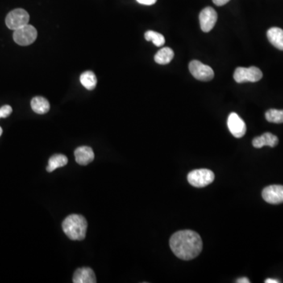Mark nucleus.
Instances as JSON below:
<instances>
[{"mask_svg": "<svg viewBox=\"0 0 283 283\" xmlns=\"http://www.w3.org/2000/svg\"><path fill=\"white\" fill-rule=\"evenodd\" d=\"M170 248L181 260H190L197 257L202 250V241L199 234L190 230H180L170 238Z\"/></svg>", "mask_w": 283, "mask_h": 283, "instance_id": "obj_1", "label": "nucleus"}, {"mask_svg": "<svg viewBox=\"0 0 283 283\" xmlns=\"http://www.w3.org/2000/svg\"><path fill=\"white\" fill-rule=\"evenodd\" d=\"M63 229L64 234L71 240H84L86 237L88 222L83 216L72 214L64 220Z\"/></svg>", "mask_w": 283, "mask_h": 283, "instance_id": "obj_2", "label": "nucleus"}, {"mask_svg": "<svg viewBox=\"0 0 283 283\" xmlns=\"http://www.w3.org/2000/svg\"><path fill=\"white\" fill-rule=\"evenodd\" d=\"M215 179V175L211 170L202 169L193 170L189 172L188 176V180L190 185L194 188H205L211 184Z\"/></svg>", "mask_w": 283, "mask_h": 283, "instance_id": "obj_3", "label": "nucleus"}, {"mask_svg": "<svg viewBox=\"0 0 283 283\" xmlns=\"http://www.w3.org/2000/svg\"><path fill=\"white\" fill-rule=\"evenodd\" d=\"M263 73L257 67L251 66L250 68L238 67L234 73V79L238 84L245 82H257L261 80Z\"/></svg>", "mask_w": 283, "mask_h": 283, "instance_id": "obj_4", "label": "nucleus"}, {"mask_svg": "<svg viewBox=\"0 0 283 283\" xmlns=\"http://www.w3.org/2000/svg\"><path fill=\"white\" fill-rule=\"evenodd\" d=\"M30 14L24 9H15L7 14L6 18V25L10 30H18L29 24L30 22Z\"/></svg>", "mask_w": 283, "mask_h": 283, "instance_id": "obj_5", "label": "nucleus"}, {"mask_svg": "<svg viewBox=\"0 0 283 283\" xmlns=\"http://www.w3.org/2000/svg\"><path fill=\"white\" fill-rule=\"evenodd\" d=\"M14 40L20 46H29L37 38V30L31 25H26L15 30L13 35Z\"/></svg>", "mask_w": 283, "mask_h": 283, "instance_id": "obj_6", "label": "nucleus"}, {"mask_svg": "<svg viewBox=\"0 0 283 283\" xmlns=\"http://www.w3.org/2000/svg\"><path fill=\"white\" fill-rule=\"evenodd\" d=\"M189 69L192 76L201 81H209L214 77L213 68L201 63L199 61H191L189 64Z\"/></svg>", "mask_w": 283, "mask_h": 283, "instance_id": "obj_7", "label": "nucleus"}, {"mask_svg": "<svg viewBox=\"0 0 283 283\" xmlns=\"http://www.w3.org/2000/svg\"><path fill=\"white\" fill-rule=\"evenodd\" d=\"M217 11L213 7L208 6L201 10L199 15L200 26L204 32H209L213 30L217 23Z\"/></svg>", "mask_w": 283, "mask_h": 283, "instance_id": "obj_8", "label": "nucleus"}, {"mask_svg": "<svg viewBox=\"0 0 283 283\" xmlns=\"http://www.w3.org/2000/svg\"><path fill=\"white\" fill-rule=\"evenodd\" d=\"M262 197L266 202L272 205L283 203V186H268L263 189Z\"/></svg>", "mask_w": 283, "mask_h": 283, "instance_id": "obj_9", "label": "nucleus"}, {"mask_svg": "<svg viewBox=\"0 0 283 283\" xmlns=\"http://www.w3.org/2000/svg\"><path fill=\"white\" fill-rule=\"evenodd\" d=\"M229 131L235 138H242L246 132V125L244 121L235 113H231L227 119Z\"/></svg>", "mask_w": 283, "mask_h": 283, "instance_id": "obj_10", "label": "nucleus"}, {"mask_svg": "<svg viewBox=\"0 0 283 283\" xmlns=\"http://www.w3.org/2000/svg\"><path fill=\"white\" fill-rule=\"evenodd\" d=\"M76 162L80 165H88L94 159V151L89 147H80L74 152Z\"/></svg>", "mask_w": 283, "mask_h": 283, "instance_id": "obj_11", "label": "nucleus"}, {"mask_svg": "<svg viewBox=\"0 0 283 283\" xmlns=\"http://www.w3.org/2000/svg\"><path fill=\"white\" fill-rule=\"evenodd\" d=\"M72 282L74 283H95L94 272L90 268H78L73 275Z\"/></svg>", "mask_w": 283, "mask_h": 283, "instance_id": "obj_12", "label": "nucleus"}, {"mask_svg": "<svg viewBox=\"0 0 283 283\" xmlns=\"http://www.w3.org/2000/svg\"><path fill=\"white\" fill-rule=\"evenodd\" d=\"M278 144H279L278 137L270 132L264 133L260 136L254 138L252 140V146L257 149L262 148L264 146L275 147Z\"/></svg>", "mask_w": 283, "mask_h": 283, "instance_id": "obj_13", "label": "nucleus"}, {"mask_svg": "<svg viewBox=\"0 0 283 283\" xmlns=\"http://www.w3.org/2000/svg\"><path fill=\"white\" fill-rule=\"evenodd\" d=\"M268 40L274 47L283 51V30L280 28H271L267 32Z\"/></svg>", "mask_w": 283, "mask_h": 283, "instance_id": "obj_14", "label": "nucleus"}, {"mask_svg": "<svg viewBox=\"0 0 283 283\" xmlns=\"http://www.w3.org/2000/svg\"><path fill=\"white\" fill-rule=\"evenodd\" d=\"M31 109L38 114H44L50 110V103L45 98L37 96L31 101Z\"/></svg>", "mask_w": 283, "mask_h": 283, "instance_id": "obj_15", "label": "nucleus"}, {"mask_svg": "<svg viewBox=\"0 0 283 283\" xmlns=\"http://www.w3.org/2000/svg\"><path fill=\"white\" fill-rule=\"evenodd\" d=\"M80 83L88 90H94L97 85V77L92 71H86L80 75Z\"/></svg>", "mask_w": 283, "mask_h": 283, "instance_id": "obj_16", "label": "nucleus"}, {"mask_svg": "<svg viewBox=\"0 0 283 283\" xmlns=\"http://www.w3.org/2000/svg\"><path fill=\"white\" fill-rule=\"evenodd\" d=\"M67 163H68V158H67L66 156L63 155H54L48 160V166H47V171L48 172H54L57 168L65 166Z\"/></svg>", "mask_w": 283, "mask_h": 283, "instance_id": "obj_17", "label": "nucleus"}, {"mask_svg": "<svg viewBox=\"0 0 283 283\" xmlns=\"http://www.w3.org/2000/svg\"><path fill=\"white\" fill-rule=\"evenodd\" d=\"M174 52L169 47H164L155 55V60L157 64H167L172 62Z\"/></svg>", "mask_w": 283, "mask_h": 283, "instance_id": "obj_18", "label": "nucleus"}, {"mask_svg": "<svg viewBox=\"0 0 283 283\" xmlns=\"http://www.w3.org/2000/svg\"><path fill=\"white\" fill-rule=\"evenodd\" d=\"M145 39H147V41L152 42L157 47H161L165 43L164 35L157 31H151V30L147 31L145 33Z\"/></svg>", "mask_w": 283, "mask_h": 283, "instance_id": "obj_19", "label": "nucleus"}, {"mask_svg": "<svg viewBox=\"0 0 283 283\" xmlns=\"http://www.w3.org/2000/svg\"><path fill=\"white\" fill-rule=\"evenodd\" d=\"M266 120L268 122L275 124L283 123V110H279L271 109L265 113Z\"/></svg>", "mask_w": 283, "mask_h": 283, "instance_id": "obj_20", "label": "nucleus"}, {"mask_svg": "<svg viewBox=\"0 0 283 283\" xmlns=\"http://www.w3.org/2000/svg\"><path fill=\"white\" fill-rule=\"evenodd\" d=\"M12 107L9 105L2 106L0 108V118H6L12 113Z\"/></svg>", "mask_w": 283, "mask_h": 283, "instance_id": "obj_21", "label": "nucleus"}, {"mask_svg": "<svg viewBox=\"0 0 283 283\" xmlns=\"http://www.w3.org/2000/svg\"><path fill=\"white\" fill-rule=\"evenodd\" d=\"M136 1L139 3L146 5V6H151V5L156 3L157 2V0H136Z\"/></svg>", "mask_w": 283, "mask_h": 283, "instance_id": "obj_22", "label": "nucleus"}, {"mask_svg": "<svg viewBox=\"0 0 283 283\" xmlns=\"http://www.w3.org/2000/svg\"><path fill=\"white\" fill-rule=\"evenodd\" d=\"M230 0H213V2L214 4H216L217 6H223L225 4L227 3Z\"/></svg>", "mask_w": 283, "mask_h": 283, "instance_id": "obj_23", "label": "nucleus"}, {"mask_svg": "<svg viewBox=\"0 0 283 283\" xmlns=\"http://www.w3.org/2000/svg\"><path fill=\"white\" fill-rule=\"evenodd\" d=\"M237 283H250V280L247 279V278H241V279H238L237 280Z\"/></svg>", "mask_w": 283, "mask_h": 283, "instance_id": "obj_24", "label": "nucleus"}, {"mask_svg": "<svg viewBox=\"0 0 283 283\" xmlns=\"http://www.w3.org/2000/svg\"><path fill=\"white\" fill-rule=\"evenodd\" d=\"M265 283H280V282L279 280H272V279H268V280H266Z\"/></svg>", "mask_w": 283, "mask_h": 283, "instance_id": "obj_25", "label": "nucleus"}, {"mask_svg": "<svg viewBox=\"0 0 283 283\" xmlns=\"http://www.w3.org/2000/svg\"><path fill=\"white\" fill-rule=\"evenodd\" d=\"M2 127H0V136H1V135H2Z\"/></svg>", "mask_w": 283, "mask_h": 283, "instance_id": "obj_26", "label": "nucleus"}]
</instances>
